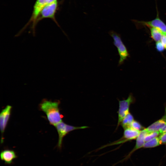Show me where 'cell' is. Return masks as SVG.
Returning <instances> with one entry per match:
<instances>
[{"mask_svg":"<svg viewBox=\"0 0 166 166\" xmlns=\"http://www.w3.org/2000/svg\"><path fill=\"white\" fill-rule=\"evenodd\" d=\"M161 41L165 47L166 45V35H163Z\"/></svg>","mask_w":166,"mask_h":166,"instance_id":"cell-20","label":"cell"},{"mask_svg":"<svg viewBox=\"0 0 166 166\" xmlns=\"http://www.w3.org/2000/svg\"><path fill=\"white\" fill-rule=\"evenodd\" d=\"M12 106L10 105H7L3 109L0 114V130L3 135L7 125L11 113Z\"/></svg>","mask_w":166,"mask_h":166,"instance_id":"cell-8","label":"cell"},{"mask_svg":"<svg viewBox=\"0 0 166 166\" xmlns=\"http://www.w3.org/2000/svg\"><path fill=\"white\" fill-rule=\"evenodd\" d=\"M140 132L130 128L124 129L123 137L120 140L114 143V144H121L136 139Z\"/></svg>","mask_w":166,"mask_h":166,"instance_id":"cell-9","label":"cell"},{"mask_svg":"<svg viewBox=\"0 0 166 166\" xmlns=\"http://www.w3.org/2000/svg\"><path fill=\"white\" fill-rule=\"evenodd\" d=\"M166 125V106L164 115L160 119L155 121L147 128H145L147 132H150L160 131Z\"/></svg>","mask_w":166,"mask_h":166,"instance_id":"cell-10","label":"cell"},{"mask_svg":"<svg viewBox=\"0 0 166 166\" xmlns=\"http://www.w3.org/2000/svg\"><path fill=\"white\" fill-rule=\"evenodd\" d=\"M135 101V98L132 94H130L126 99L119 101V108L118 111V120L116 128L121 124L122 121L129 113V109L130 105Z\"/></svg>","mask_w":166,"mask_h":166,"instance_id":"cell-3","label":"cell"},{"mask_svg":"<svg viewBox=\"0 0 166 166\" xmlns=\"http://www.w3.org/2000/svg\"><path fill=\"white\" fill-rule=\"evenodd\" d=\"M152 38L156 42L161 41L163 34L157 29L153 27H149Z\"/></svg>","mask_w":166,"mask_h":166,"instance_id":"cell-15","label":"cell"},{"mask_svg":"<svg viewBox=\"0 0 166 166\" xmlns=\"http://www.w3.org/2000/svg\"><path fill=\"white\" fill-rule=\"evenodd\" d=\"M159 12L157 10L156 18L150 21H139L136 20L135 22L148 27H153L158 30L163 35H166V25L161 19L159 16Z\"/></svg>","mask_w":166,"mask_h":166,"instance_id":"cell-6","label":"cell"},{"mask_svg":"<svg viewBox=\"0 0 166 166\" xmlns=\"http://www.w3.org/2000/svg\"><path fill=\"white\" fill-rule=\"evenodd\" d=\"M156 48L157 50L160 52H163L165 49L164 45L161 41L156 42Z\"/></svg>","mask_w":166,"mask_h":166,"instance_id":"cell-18","label":"cell"},{"mask_svg":"<svg viewBox=\"0 0 166 166\" xmlns=\"http://www.w3.org/2000/svg\"><path fill=\"white\" fill-rule=\"evenodd\" d=\"M56 0H37L33 8L32 16L27 23V25L32 23V28L34 31L36 25V21L38 17L43 8L48 3Z\"/></svg>","mask_w":166,"mask_h":166,"instance_id":"cell-7","label":"cell"},{"mask_svg":"<svg viewBox=\"0 0 166 166\" xmlns=\"http://www.w3.org/2000/svg\"><path fill=\"white\" fill-rule=\"evenodd\" d=\"M57 5V0L52 1L47 4L40 12L36 21V24L40 20L45 18H51L57 23L55 18V14Z\"/></svg>","mask_w":166,"mask_h":166,"instance_id":"cell-5","label":"cell"},{"mask_svg":"<svg viewBox=\"0 0 166 166\" xmlns=\"http://www.w3.org/2000/svg\"><path fill=\"white\" fill-rule=\"evenodd\" d=\"M109 34L113 38V44L117 48L120 56L118 65H121L129 56L128 50L119 34L113 30L110 31Z\"/></svg>","mask_w":166,"mask_h":166,"instance_id":"cell-2","label":"cell"},{"mask_svg":"<svg viewBox=\"0 0 166 166\" xmlns=\"http://www.w3.org/2000/svg\"><path fill=\"white\" fill-rule=\"evenodd\" d=\"M160 131L161 133L166 132V125Z\"/></svg>","mask_w":166,"mask_h":166,"instance_id":"cell-21","label":"cell"},{"mask_svg":"<svg viewBox=\"0 0 166 166\" xmlns=\"http://www.w3.org/2000/svg\"><path fill=\"white\" fill-rule=\"evenodd\" d=\"M59 102L44 100L39 105L40 109L46 114L49 123L54 126L62 121L59 108Z\"/></svg>","mask_w":166,"mask_h":166,"instance_id":"cell-1","label":"cell"},{"mask_svg":"<svg viewBox=\"0 0 166 166\" xmlns=\"http://www.w3.org/2000/svg\"><path fill=\"white\" fill-rule=\"evenodd\" d=\"M1 160L4 161L6 164L12 163L14 159L17 157L15 152L12 150L5 149L2 151L0 153Z\"/></svg>","mask_w":166,"mask_h":166,"instance_id":"cell-11","label":"cell"},{"mask_svg":"<svg viewBox=\"0 0 166 166\" xmlns=\"http://www.w3.org/2000/svg\"><path fill=\"white\" fill-rule=\"evenodd\" d=\"M159 137L161 144H166V132L161 133Z\"/></svg>","mask_w":166,"mask_h":166,"instance_id":"cell-19","label":"cell"},{"mask_svg":"<svg viewBox=\"0 0 166 166\" xmlns=\"http://www.w3.org/2000/svg\"><path fill=\"white\" fill-rule=\"evenodd\" d=\"M134 120L133 116L129 112L123 119L121 124L124 129L130 128L132 123Z\"/></svg>","mask_w":166,"mask_h":166,"instance_id":"cell-13","label":"cell"},{"mask_svg":"<svg viewBox=\"0 0 166 166\" xmlns=\"http://www.w3.org/2000/svg\"><path fill=\"white\" fill-rule=\"evenodd\" d=\"M161 134L160 131H156L148 132L144 138L145 142L151 140L153 139L158 137Z\"/></svg>","mask_w":166,"mask_h":166,"instance_id":"cell-16","label":"cell"},{"mask_svg":"<svg viewBox=\"0 0 166 166\" xmlns=\"http://www.w3.org/2000/svg\"><path fill=\"white\" fill-rule=\"evenodd\" d=\"M161 144V142L158 136L151 140L145 142L143 147L145 148H154L157 147Z\"/></svg>","mask_w":166,"mask_h":166,"instance_id":"cell-14","label":"cell"},{"mask_svg":"<svg viewBox=\"0 0 166 166\" xmlns=\"http://www.w3.org/2000/svg\"><path fill=\"white\" fill-rule=\"evenodd\" d=\"M55 127L58 134L57 146L59 148L61 147L63 137L69 132L75 130L85 129L88 127L87 126H74L66 124L62 121L58 123Z\"/></svg>","mask_w":166,"mask_h":166,"instance_id":"cell-4","label":"cell"},{"mask_svg":"<svg viewBox=\"0 0 166 166\" xmlns=\"http://www.w3.org/2000/svg\"><path fill=\"white\" fill-rule=\"evenodd\" d=\"M148 133L145 128L140 132V133L136 139V143L135 147L130 153H132L143 146L145 143L144 138Z\"/></svg>","mask_w":166,"mask_h":166,"instance_id":"cell-12","label":"cell"},{"mask_svg":"<svg viewBox=\"0 0 166 166\" xmlns=\"http://www.w3.org/2000/svg\"><path fill=\"white\" fill-rule=\"evenodd\" d=\"M165 49H166V46H165Z\"/></svg>","mask_w":166,"mask_h":166,"instance_id":"cell-22","label":"cell"},{"mask_svg":"<svg viewBox=\"0 0 166 166\" xmlns=\"http://www.w3.org/2000/svg\"><path fill=\"white\" fill-rule=\"evenodd\" d=\"M130 128L140 131L145 128L139 121L135 120L132 123Z\"/></svg>","mask_w":166,"mask_h":166,"instance_id":"cell-17","label":"cell"}]
</instances>
